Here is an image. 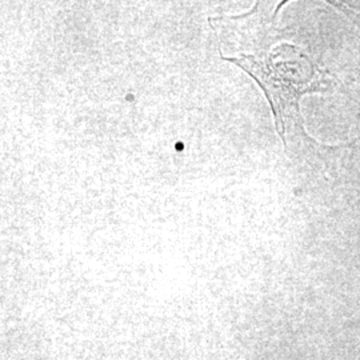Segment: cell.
<instances>
[{"label":"cell","instance_id":"6da1fadb","mask_svg":"<svg viewBox=\"0 0 360 360\" xmlns=\"http://www.w3.org/2000/svg\"><path fill=\"white\" fill-rule=\"evenodd\" d=\"M223 60L240 67L266 94L275 117V129L284 144L292 126L303 129L300 101L304 95L328 90L327 74L312 63L309 56L290 43L276 46L267 55L224 56Z\"/></svg>","mask_w":360,"mask_h":360}]
</instances>
